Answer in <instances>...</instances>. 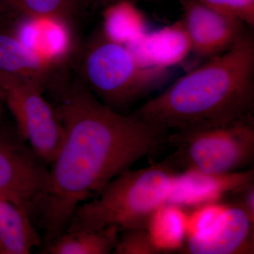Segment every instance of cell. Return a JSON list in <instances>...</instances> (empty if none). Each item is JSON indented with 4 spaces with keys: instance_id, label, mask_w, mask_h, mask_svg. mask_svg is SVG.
<instances>
[{
    "instance_id": "1",
    "label": "cell",
    "mask_w": 254,
    "mask_h": 254,
    "mask_svg": "<svg viewBox=\"0 0 254 254\" xmlns=\"http://www.w3.org/2000/svg\"><path fill=\"white\" fill-rule=\"evenodd\" d=\"M64 129L50 170L49 190L37 211L47 245L66 231L76 209L138 160L168 145L169 132L107 106L83 84L62 96Z\"/></svg>"
},
{
    "instance_id": "2",
    "label": "cell",
    "mask_w": 254,
    "mask_h": 254,
    "mask_svg": "<svg viewBox=\"0 0 254 254\" xmlns=\"http://www.w3.org/2000/svg\"><path fill=\"white\" fill-rule=\"evenodd\" d=\"M254 112L252 36L178 78L133 115L174 132L222 126Z\"/></svg>"
},
{
    "instance_id": "3",
    "label": "cell",
    "mask_w": 254,
    "mask_h": 254,
    "mask_svg": "<svg viewBox=\"0 0 254 254\" xmlns=\"http://www.w3.org/2000/svg\"><path fill=\"white\" fill-rule=\"evenodd\" d=\"M178 173L168 159L145 168L127 169L76 209L66 231L146 230L151 215L168 203Z\"/></svg>"
},
{
    "instance_id": "4",
    "label": "cell",
    "mask_w": 254,
    "mask_h": 254,
    "mask_svg": "<svg viewBox=\"0 0 254 254\" xmlns=\"http://www.w3.org/2000/svg\"><path fill=\"white\" fill-rule=\"evenodd\" d=\"M85 53L82 72L86 86L119 113L158 91L171 76L170 68L142 66L125 45L108 39L101 31Z\"/></svg>"
},
{
    "instance_id": "5",
    "label": "cell",
    "mask_w": 254,
    "mask_h": 254,
    "mask_svg": "<svg viewBox=\"0 0 254 254\" xmlns=\"http://www.w3.org/2000/svg\"><path fill=\"white\" fill-rule=\"evenodd\" d=\"M168 145L175 148L168 160L177 170L211 175L241 171L254 162V116L222 126L172 132Z\"/></svg>"
},
{
    "instance_id": "6",
    "label": "cell",
    "mask_w": 254,
    "mask_h": 254,
    "mask_svg": "<svg viewBox=\"0 0 254 254\" xmlns=\"http://www.w3.org/2000/svg\"><path fill=\"white\" fill-rule=\"evenodd\" d=\"M0 87L18 133L40 158L51 165L64 129L58 109L43 96V83L0 71Z\"/></svg>"
},
{
    "instance_id": "7",
    "label": "cell",
    "mask_w": 254,
    "mask_h": 254,
    "mask_svg": "<svg viewBox=\"0 0 254 254\" xmlns=\"http://www.w3.org/2000/svg\"><path fill=\"white\" fill-rule=\"evenodd\" d=\"M47 164L19 134L0 131V198L36 215L50 187Z\"/></svg>"
},
{
    "instance_id": "8",
    "label": "cell",
    "mask_w": 254,
    "mask_h": 254,
    "mask_svg": "<svg viewBox=\"0 0 254 254\" xmlns=\"http://www.w3.org/2000/svg\"><path fill=\"white\" fill-rule=\"evenodd\" d=\"M180 3L191 53L200 58L209 59L221 54L252 36L247 30L250 28L240 18L197 0H180Z\"/></svg>"
},
{
    "instance_id": "9",
    "label": "cell",
    "mask_w": 254,
    "mask_h": 254,
    "mask_svg": "<svg viewBox=\"0 0 254 254\" xmlns=\"http://www.w3.org/2000/svg\"><path fill=\"white\" fill-rule=\"evenodd\" d=\"M254 224L239 205H226L204 233L185 241V253L237 254L254 253Z\"/></svg>"
},
{
    "instance_id": "10",
    "label": "cell",
    "mask_w": 254,
    "mask_h": 254,
    "mask_svg": "<svg viewBox=\"0 0 254 254\" xmlns=\"http://www.w3.org/2000/svg\"><path fill=\"white\" fill-rule=\"evenodd\" d=\"M10 31L41 59L55 66L67 58L73 47L71 21L59 16H35L10 22Z\"/></svg>"
},
{
    "instance_id": "11",
    "label": "cell",
    "mask_w": 254,
    "mask_h": 254,
    "mask_svg": "<svg viewBox=\"0 0 254 254\" xmlns=\"http://www.w3.org/2000/svg\"><path fill=\"white\" fill-rule=\"evenodd\" d=\"M253 181V170L222 175L184 170L175 177L168 203L195 208L218 202L224 195L237 192Z\"/></svg>"
},
{
    "instance_id": "12",
    "label": "cell",
    "mask_w": 254,
    "mask_h": 254,
    "mask_svg": "<svg viewBox=\"0 0 254 254\" xmlns=\"http://www.w3.org/2000/svg\"><path fill=\"white\" fill-rule=\"evenodd\" d=\"M137 63L145 67L170 68L191 53L182 19L158 30H148L125 45Z\"/></svg>"
},
{
    "instance_id": "13",
    "label": "cell",
    "mask_w": 254,
    "mask_h": 254,
    "mask_svg": "<svg viewBox=\"0 0 254 254\" xmlns=\"http://www.w3.org/2000/svg\"><path fill=\"white\" fill-rule=\"evenodd\" d=\"M42 242L43 238L33 226L29 212L0 198V245L4 254H30Z\"/></svg>"
},
{
    "instance_id": "14",
    "label": "cell",
    "mask_w": 254,
    "mask_h": 254,
    "mask_svg": "<svg viewBox=\"0 0 254 254\" xmlns=\"http://www.w3.org/2000/svg\"><path fill=\"white\" fill-rule=\"evenodd\" d=\"M53 67L18 41L9 28L0 29L1 72L44 84Z\"/></svg>"
},
{
    "instance_id": "15",
    "label": "cell",
    "mask_w": 254,
    "mask_h": 254,
    "mask_svg": "<svg viewBox=\"0 0 254 254\" xmlns=\"http://www.w3.org/2000/svg\"><path fill=\"white\" fill-rule=\"evenodd\" d=\"M120 231L115 227L103 230L65 231L46 245L50 254H108L113 253Z\"/></svg>"
},
{
    "instance_id": "16",
    "label": "cell",
    "mask_w": 254,
    "mask_h": 254,
    "mask_svg": "<svg viewBox=\"0 0 254 254\" xmlns=\"http://www.w3.org/2000/svg\"><path fill=\"white\" fill-rule=\"evenodd\" d=\"M187 213L179 205L166 203L153 213L146 230L160 251L173 252L183 247L187 235Z\"/></svg>"
},
{
    "instance_id": "17",
    "label": "cell",
    "mask_w": 254,
    "mask_h": 254,
    "mask_svg": "<svg viewBox=\"0 0 254 254\" xmlns=\"http://www.w3.org/2000/svg\"><path fill=\"white\" fill-rule=\"evenodd\" d=\"M102 33L108 39L127 45L148 31L144 14L130 1H120L103 8Z\"/></svg>"
},
{
    "instance_id": "18",
    "label": "cell",
    "mask_w": 254,
    "mask_h": 254,
    "mask_svg": "<svg viewBox=\"0 0 254 254\" xmlns=\"http://www.w3.org/2000/svg\"><path fill=\"white\" fill-rule=\"evenodd\" d=\"M81 5V0H0V21L10 23L27 16H54L71 21Z\"/></svg>"
},
{
    "instance_id": "19",
    "label": "cell",
    "mask_w": 254,
    "mask_h": 254,
    "mask_svg": "<svg viewBox=\"0 0 254 254\" xmlns=\"http://www.w3.org/2000/svg\"><path fill=\"white\" fill-rule=\"evenodd\" d=\"M113 253L116 254H158L149 234L145 229H134L122 232Z\"/></svg>"
},
{
    "instance_id": "20",
    "label": "cell",
    "mask_w": 254,
    "mask_h": 254,
    "mask_svg": "<svg viewBox=\"0 0 254 254\" xmlns=\"http://www.w3.org/2000/svg\"><path fill=\"white\" fill-rule=\"evenodd\" d=\"M209 7L240 18L251 28L254 27V0H197Z\"/></svg>"
},
{
    "instance_id": "21",
    "label": "cell",
    "mask_w": 254,
    "mask_h": 254,
    "mask_svg": "<svg viewBox=\"0 0 254 254\" xmlns=\"http://www.w3.org/2000/svg\"><path fill=\"white\" fill-rule=\"evenodd\" d=\"M240 203H238L243 209L252 222H254V182L241 189Z\"/></svg>"
},
{
    "instance_id": "22",
    "label": "cell",
    "mask_w": 254,
    "mask_h": 254,
    "mask_svg": "<svg viewBox=\"0 0 254 254\" xmlns=\"http://www.w3.org/2000/svg\"><path fill=\"white\" fill-rule=\"evenodd\" d=\"M93 1L98 5L104 8L108 5L113 4V3L117 2V1H125V0H93ZM126 1H132V2L136 3L138 1H156L158 0H126Z\"/></svg>"
},
{
    "instance_id": "23",
    "label": "cell",
    "mask_w": 254,
    "mask_h": 254,
    "mask_svg": "<svg viewBox=\"0 0 254 254\" xmlns=\"http://www.w3.org/2000/svg\"><path fill=\"white\" fill-rule=\"evenodd\" d=\"M5 102L4 95L3 93L2 90H1V87H0V121L1 120V117H2L3 114V103Z\"/></svg>"
},
{
    "instance_id": "24",
    "label": "cell",
    "mask_w": 254,
    "mask_h": 254,
    "mask_svg": "<svg viewBox=\"0 0 254 254\" xmlns=\"http://www.w3.org/2000/svg\"><path fill=\"white\" fill-rule=\"evenodd\" d=\"M0 254H4V251H3L2 247H1V245H0Z\"/></svg>"
}]
</instances>
